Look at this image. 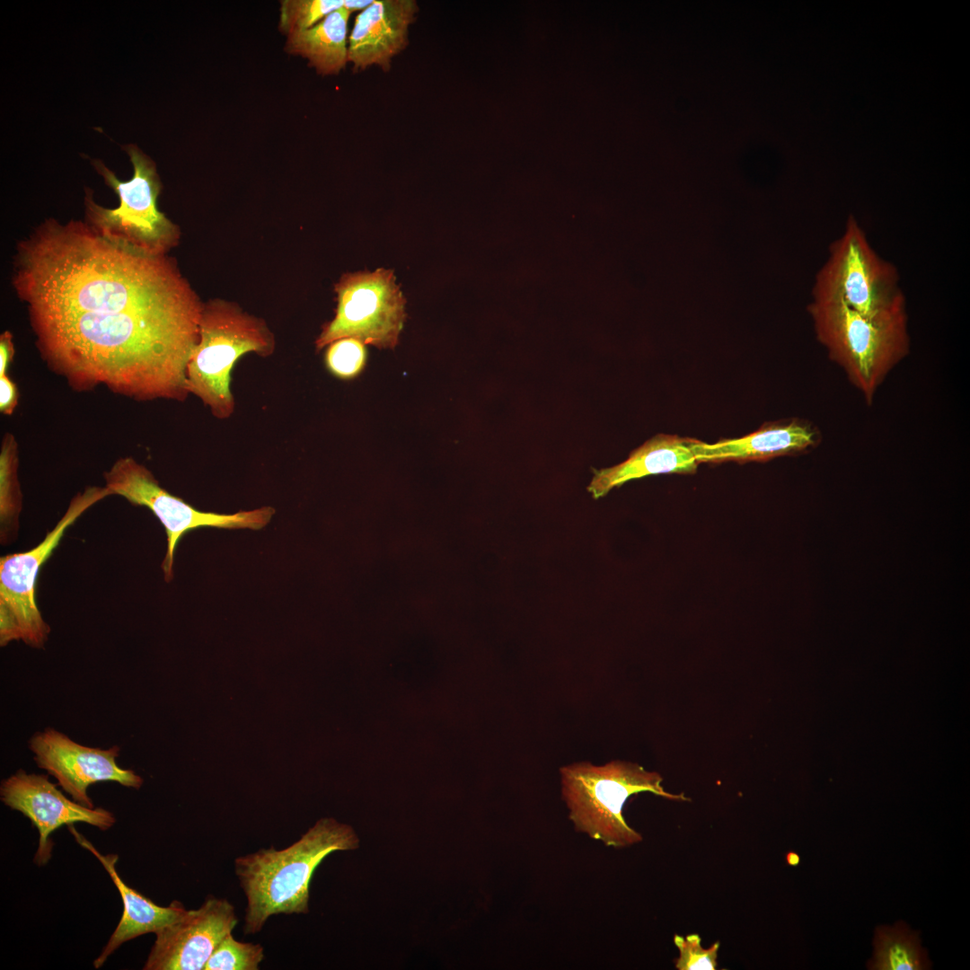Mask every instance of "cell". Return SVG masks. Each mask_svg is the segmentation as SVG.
Returning a JSON list of instances; mask_svg holds the SVG:
<instances>
[{
	"mask_svg": "<svg viewBox=\"0 0 970 970\" xmlns=\"http://www.w3.org/2000/svg\"><path fill=\"white\" fill-rule=\"evenodd\" d=\"M815 294L835 296L878 324L907 322L896 268L875 251L852 216L829 248Z\"/></svg>",
	"mask_w": 970,
	"mask_h": 970,
	"instance_id": "cell-5",
	"label": "cell"
},
{
	"mask_svg": "<svg viewBox=\"0 0 970 970\" xmlns=\"http://www.w3.org/2000/svg\"><path fill=\"white\" fill-rule=\"evenodd\" d=\"M105 487L135 506L146 507L163 525L167 550L162 563L164 579L173 578V560L177 546L190 531L201 527L260 530L275 514L271 507H263L234 514L203 512L162 488L152 472L132 457L118 459L103 474Z\"/></svg>",
	"mask_w": 970,
	"mask_h": 970,
	"instance_id": "cell-8",
	"label": "cell"
},
{
	"mask_svg": "<svg viewBox=\"0 0 970 970\" xmlns=\"http://www.w3.org/2000/svg\"><path fill=\"white\" fill-rule=\"evenodd\" d=\"M112 495L106 488L90 487L77 494L55 527L34 548L1 557L0 560V644L22 640L40 648L50 628L35 601V585L42 564L57 548L65 531L90 507Z\"/></svg>",
	"mask_w": 970,
	"mask_h": 970,
	"instance_id": "cell-7",
	"label": "cell"
},
{
	"mask_svg": "<svg viewBox=\"0 0 970 970\" xmlns=\"http://www.w3.org/2000/svg\"><path fill=\"white\" fill-rule=\"evenodd\" d=\"M348 824L322 818L282 850L261 849L234 860V872L247 905L244 933L261 930L275 914L307 913L312 877L326 856L358 847Z\"/></svg>",
	"mask_w": 970,
	"mask_h": 970,
	"instance_id": "cell-1",
	"label": "cell"
},
{
	"mask_svg": "<svg viewBox=\"0 0 970 970\" xmlns=\"http://www.w3.org/2000/svg\"><path fill=\"white\" fill-rule=\"evenodd\" d=\"M874 956L868 965L872 970H926L930 968L918 932L903 922L894 927L879 926L874 936Z\"/></svg>",
	"mask_w": 970,
	"mask_h": 970,
	"instance_id": "cell-18",
	"label": "cell"
},
{
	"mask_svg": "<svg viewBox=\"0 0 970 970\" xmlns=\"http://www.w3.org/2000/svg\"><path fill=\"white\" fill-rule=\"evenodd\" d=\"M30 749L37 765L54 776L73 800L91 808L94 807L87 794L90 785L115 781L138 789L144 781L134 771L118 765L119 747L117 745L105 750L88 747L63 733L46 728L31 738Z\"/></svg>",
	"mask_w": 970,
	"mask_h": 970,
	"instance_id": "cell-10",
	"label": "cell"
},
{
	"mask_svg": "<svg viewBox=\"0 0 970 970\" xmlns=\"http://www.w3.org/2000/svg\"><path fill=\"white\" fill-rule=\"evenodd\" d=\"M419 10L415 0H373L356 17L348 60L355 71L376 65L384 72L409 44V27Z\"/></svg>",
	"mask_w": 970,
	"mask_h": 970,
	"instance_id": "cell-13",
	"label": "cell"
},
{
	"mask_svg": "<svg viewBox=\"0 0 970 970\" xmlns=\"http://www.w3.org/2000/svg\"><path fill=\"white\" fill-rule=\"evenodd\" d=\"M276 347L266 322L223 299L203 304L198 340L186 373L189 394L198 397L214 417L228 419L234 412L231 372L246 353L270 356Z\"/></svg>",
	"mask_w": 970,
	"mask_h": 970,
	"instance_id": "cell-2",
	"label": "cell"
},
{
	"mask_svg": "<svg viewBox=\"0 0 970 970\" xmlns=\"http://www.w3.org/2000/svg\"><path fill=\"white\" fill-rule=\"evenodd\" d=\"M14 354L13 336L11 332L4 331L0 336V375L7 373Z\"/></svg>",
	"mask_w": 970,
	"mask_h": 970,
	"instance_id": "cell-25",
	"label": "cell"
},
{
	"mask_svg": "<svg viewBox=\"0 0 970 970\" xmlns=\"http://www.w3.org/2000/svg\"><path fill=\"white\" fill-rule=\"evenodd\" d=\"M816 338L865 402L910 352L907 322L878 324L841 299L815 294L809 306Z\"/></svg>",
	"mask_w": 970,
	"mask_h": 970,
	"instance_id": "cell-3",
	"label": "cell"
},
{
	"mask_svg": "<svg viewBox=\"0 0 970 970\" xmlns=\"http://www.w3.org/2000/svg\"><path fill=\"white\" fill-rule=\"evenodd\" d=\"M18 444L11 433L3 438L0 451V514L2 536L16 525L21 511L22 494L18 481Z\"/></svg>",
	"mask_w": 970,
	"mask_h": 970,
	"instance_id": "cell-19",
	"label": "cell"
},
{
	"mask_svg": "<svg viewBox=\"0 0 970 970\" xmlns=\"http://www.w3.org/2000/svg\"><path fill=\"white\" fill-rule=\"evenodd\" d=\"M560 776L562 796L576 830L615 848L642 841L641 834L626 823L622 815L630 796L648 791L668 799L689 800L683 794L666 792L660 774L637 763H573L562 767Z\"/></svg>",
	"mask_w": 970,
	"mask_h": 970,
	"instance_id": "cell-4",
	"label": "cell"
},
{
	"mask_svg": "<svg viewBox=\"0 0 970 970\" xmlns=\"http://www.w3.org/2000/svg\"><path fill=\"white\" fill-rule=\"evenodd\" d=\"M69 830L75 841L93 853L107 870L120 894L123 904V913L119 924L100 956L93 962V966L96 969L100 968L109 956L123 943L146 933H155L185 913L187 909L179 901H173L169 906H159L141 893L128 886L121 879L116 869V863L119 860L117 854H101L72 824L69 825Z\"/></svg>",
	"mask_w": 970,
	"mask_h": 970,
	"instance_id": "cell-16",
	"label": "cell"
},
{
	"mask_svg": "<svg viewBox=\"0 0 970 970\" xmlns=\"http://www.w3.org/2000/svg\"><path fill=\"white\" fill-rule=\"evenodd\" d=\"M238 922L226 899L209 896L154 934L144 970H201L219 942Z\"/></svg>",
	"mask_w": 970,
	"mask_h": 970,
	"instance_id": "cell-12",
	"label": "cell"
},
{
	"mask_svg": "<svg viewBox=\"0 0 970 970\" xmlns=\"http://www.w3.org/2000/svg\"><path fill=\"white\" fill-rule=\"evenodd\" d=\"M134 173L122 181L101 162L96 170L118 194L119 205L105 208L85 198L87 216L102 236L151 255H166L179 240L178 227L157 208L161 184L153 161L136 145L124 146Z\"/></svg>",
	"mask_w": 970,
	"mask_h": 970,
	"instance_id": "cell-6",
	"label": "cell"
},
{
	"mask_svg": "<svg viewBox=\"0 0 970 970\" xmlns=\"http://www.w3.org/2000/svg\"><path fill=\"white\" fill-rule=\"evenodd\" d=\"M786 861L790 866H797L800 862V858L796 852L790 851L786 855Z\"/></svg>",
	"mask_w": 970,
	"mask_h": 970,
	"instance_id": "cell-26",
	"label": "cell"
},
{
	"mask_svg": "<svg viewBox=\"0 0 970 970\" xmlns=\"http://www.w3.org/2000/svg\"><path fill=\"white\" fill-rule=\"evenodd\" d=\"M346 8L332 12L314 26L288 35L287 51L308 59L322 75H338L346 66L348 22Z\"/></svg>",
	"mask_w": 970,
	"mask_h": 970,
	"instance_id": "cell-17",
	"label": "cell"
},
{
	"mask_svg": "<svg viewBox=\"0 0 970 970\" xmlns=\"http://www.w3.org/2000/svg\"><path fill=\"white\" fill-rule=\"evenodd\" d=\"M345 6L346 0H285L281 2L279 28L287 35L304 31Z\"/></svg>",
	"mask_w": 970,
	"mask_h": 970,
	"instance_id": "cell-20",
	"label": "cell"
},
{
	"mask_svg": "<svg viewBox=\"0 0 970 970\" xmlns=\"http://www.w3.org/2000/svg\"><path fill=\"white\" fill-rule=\"evenodd\" d=\"M3 803L28 817L39 832V845L34 856L38 866H44L51 858V833L62 825L85 823L106 831L116 819L112 813L102 808H91L67 798L43 774L27 773L22 770L1 783Z\"/></svg>",
	"mask_w": 970,
	"mask_h": 970,
	"instance_id": "cell-11",
	"label": "cell"
},
{
	"mask_svg": "<svg viewBox=\"0 0 970 970\" xmlns=\"http://www.w3.org/2000/svg\"><path fill=\"white\" fill-rule=\"evenodd\" d=\"M821 440V432L814 424L790 419L765 424L739 438L720 439L713 444L690 438V446L698 463H744L807 452Z\"/></svg>",
	"mask_w": 970,
	"mask_h": 970,
	"instance_id": "cell-14",
	"label": "cell"
},
{
	"mask_svg": "<svg viewBox=\"0 0 970 970\" xmlns=\"http://www.w3.org/2000/svg\"><path fill=\"white\" fill-rule=\"evenodd\" d=\"M338 306L315 341L321 349L343 338H355L379 348H393L406 318V300L393 271L347 273L335 285Z\"/></svg>",
	"mask_w": 970,
	"mask_h": 970,
	"instance_id": "cell-9",
	"label": "cell"
},
{
	"mask_svg": "<svg viewBox=\"0 0 970 970\" xmlns=\"http://www.w3.org/2000/svg\"><path fill=\"white\" fill-rule=\"evenodd\" d=\"M19 392L14 382L4 374L0 375V411L11 416L18 405Z\"/></svg>",
	"mask_w": 970,
	"mask_h": 970,
	"instance_id": "cell-24",
	"label": "cell"
},
{
	"mask_svg": "<svg viewBox=\"0 0 970 970\" xmlns=\"http://www.w3.org/2000/svg\"><path fill=\"white\" fill-rule=\"evenodd\" d=\"M365 344L355 338H343L329 345L325 363L331 374L340 379L357 375L366 365Z\"/></svg>",
	"mask_w": 970,
	"mask_h": 970,
	"instance_id": "cell-22",
	"label": "cell"
},
{
	"mask_svg": "<svg viewBox=\"0 0 970 970\" xmlns=\"http://www.w3.org/2000/svg\"><path fill=\"white\" fill-rule=\"evenodd\" d=\"M263 958L260 944L238 941L231 932L216 947L204 970H258Z\"/></svg>",
	"mask_w": 970,
	"mask_h": 970,
	"instance_id": "cell-21",
	"label": "cell"
},
{
	"mask_svg": "<svg viewBox=\"0 0 970 970\" xmlns=\"http://www.w3.org/2000/svg\"><path fill=\"white\" fill-rule=\"evenodd\" d=\"M698 465L690 438L659 434L633 450L622 463L600 470L593 469L587 491L597 499L631 480L664 473L691 474L696 472Z\"/></svg>",
	"mask_w": 970,
	"mask_h": 970,
	"instance_id": "cell-15",
	"label": "cell"
},
{
	"mask_svg": "<svg viewBox=\"0 0 970 970\" xmlns=\"http://www.w3.org/2000/svg\"><path fill=\"white\" fill-rule=\"evenodd\" d=\"M674 943L679 950V957L675 959L676 969L715 970L717 968L719 942L717 941L710 948H704L698 934H689L685 937L675 934Z\"/></svg>",
	"mask_w": 970,
	"mask_h": 970,
	"instance_id": "cell-23",
	"label": "cell"
}]
</instances>
